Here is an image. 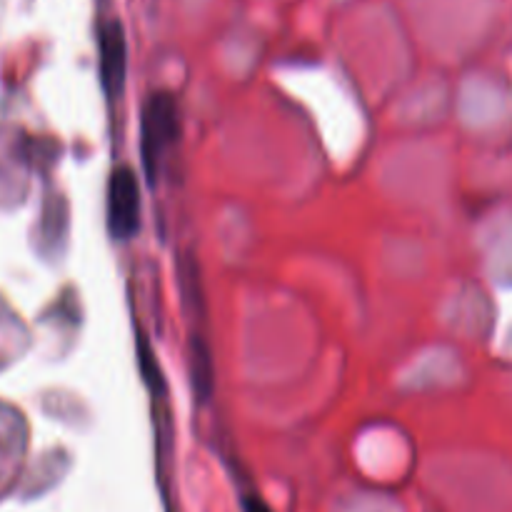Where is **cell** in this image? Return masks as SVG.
I'll list each match as a JSON object with an SVG mask.
<instances>
[{
    "instance_id": "obj_4",
    "label": "cell",
    "mask_w": 512,
    "mask_h": 512,
    "mask_svg": "<svg viewBox=\"0 0 512 512\" xmlns=\"http://www.w3.org/2000/svg\"><path fill=\"white\" fill-rule=\"evenodd\" d=\"M243 510L245 512H273L268 508V505L263 503V500L258 498V495H250V498L243 500Z\"/></svg>"
},
{
    "instance_id": "obj_3",
    "label": "cell",
    "mask_w": 512,
    "mask_h": 512,
    "mask_svg": "<svg viewBox=\"0 0 512 512\" xmlns=\"http://www.w3.org/2000/svg\"><path fill=\"white\" fill-rule=\"evenodd\" d=\"M125 65H128L125 30L118 20H110L100 28V80L110 95H118L123 90Z\"/></svg>"
},
{
    "instance_id": "obj_1",
    "label": "cell",
    "mask_w": 512,
    "mask_h": 512,
    "mask_svg": "<svg viewBox=\"0 0 512 512\" xmlns=\"http://www.w3.org/2000/svg\"><path fill=\"white\" fill-rule=\"evenodd\" d=\"M178 138V103L170 93L150 95L143 110V165L150 180L158 175L165 150Z\"/></svg>"
},
{
    "instance_id": "obj_2",
    "label": "cell",
    "mask_w": 512,
    "mask_h": 512,
    "mask_svg": "<svg viewBox=\"0 0 512 512\" xmlns=\"http://www.w3.org/2000/svg\"><path fill=\"white\" fill-rule=\"evenodd\" d=\"M140 225V188L130 168L120 165L108 180V230L113 238L128 240Z\"/></svg>"
}]
</instances>
